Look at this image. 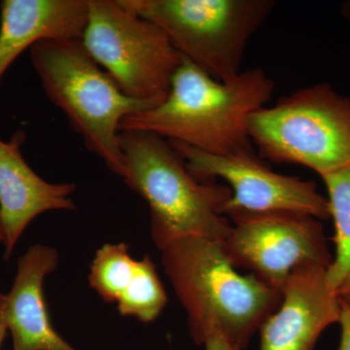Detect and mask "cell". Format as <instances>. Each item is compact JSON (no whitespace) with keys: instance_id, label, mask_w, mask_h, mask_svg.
<instances>
[{"instance_id":"cell-12","label":"cell","mask_w":350,"mask_h":350,"mask_svg":"<svg viewBox=\"0 0 350 350\" xmlns=\"http://www.w3.org/2000/svg\"><path fill=\"white\" fill-rule=\"evenodd\" d=\"M56 248L32 245L18 260L17 273L0 315L12 337V350H78L55 330L44 297V282L56 271Z\"/></svg>"},{"instance_id":"cell-19","label":"cell","mask_w":350,"mask_h":350,"mask_svg":"<svg viewBox=\"0 0 350 350\" xmlns=\"http://www.w3.org/2000/svg\"><path fill=\"white\" fill-rule=\"evenodd\" d=\"M336 294L340 301L350 305V269L338 287L336 288Z\"/></svg>"},{"instance_id":"cell-8","label":"cell","mask_w":350,"mask_h":350,"mask_svg":"<svg viewBox=\"0 0 350 350\" xmlns=\"http://www.w3.org/2000/svg\"><path fill=\"white\" fill-rule=\"evenodd\" d=\"M170 142L196 178L200 181L220 178L228 184L231 197L221 213L229 220L278 213L303 214L319 220L330 218L328 200L320 194L314 182L273 172L255 152L213 155L179 142Z\"/></svg>"},{"instance_id":"cell-10","label":"cell","mask_w":350,"mask_h":350,"mask_svg":"<svg viewBox=\"0 0 350 350\" xmlns=\"http://www.w3.org/2000/svg\"><path fill=\"white\" fill-rule=\"evenodd\" d=\"M329 267L295 271L280 305L260 327L261 350H313L323 331L340 319L342 303L327 278Z\"/></svg>"},{"instance_id":"cell-20","label":"cell","mask_w":350,"mask_h":350,"mask_svg":"<svg viewBox=\"0 0 350 350\" xmlns=\"http://www.w3.org/2000/svg\"><path fill=\"white\" fill-rule=\"evenodd\" d=\"M7 333H8V330H7L5 322H4L3 317L0 315V349L5 340Z\"/></svg>"},{"instance_id":"cell-2","label":"cell","mask_w":350,"mask_h":350,"mask_svg":"<svg viewBox=\"0 0 350 350\" xmlns=\"http://www.w3.org/2000/svg\"><path fill=\"white\" fill-rule=\"evenodd\" d=\"M161 251L165 275L198 345L220 335L244 349L280 305L282 294L251 273L241 275L220 241L187 237Z\"/></svg>"},{"instance_id":"cell-11","label":"cell","mask_w":350,"mask_h":350,"mask_svg":"<svg viewBox=\"0 0 350 350\" xmlns=\"http://www.w3.org/2000/svg\"><path fill=\"white\" fill-rule=\"evenodd\" d=\"M18 133L9 142L0 138V217L3 226L6 259L12 255L27 226L38 216L52 211H75L73 183H50L25 162Z\"/></svg>"},{"instance_id":"cell-16","label":"cell","mask_w":350,"mask_h":350,"mask_svg":"<svg viewBox=\"0 0 350 350\" xmlns=\"http://www.w3.org/2000/svg\"><path fill=\"white\" fill-rule=\"evenodd\" d=\"M125 243L103 244L90 268L89 284L105 303L118 301L137 269Z\"/></svg>"},{"instance_id":"cell-1","label":"cell","mask_w":350,"mask_h":350,"mask_svg":"<svg viewBox=\"0 0 350 350\" xmlns=\"http://www.w3.org/2000/svg\"><path fill=\"white\" fill-rule=\"evenodd\" d=\"M275 89L261 68L218 81L183 57L163 100L126 117L120 131H149L213 155L252 153L251 115L271 100Z\"/></svg>"},{"instance_id":"cell-21","label":"cell","mask_w":350,"mask_h":350,"mask_svg":"<svg viewBox=\"0 0 350 350\" xmlns=\"http://www.w3.org/2000/svg\"><path fill=\"white\" fill-rule=\"evenodd\" d=\"M342 13L347 20L350 21V1L342 4Z\"/></svg>"},{"instance_id":"cell-17","label":"cell","mask_w":350,"mask_h":350,"mask_svg":"<svg viewBox=\"0 0 350 350\" xmlns=\"http://www.w3.org/2000/svg\"><path fill=\"white\" fill-rule=\"evenodd\" d=\"M340 303H342V310H340L338 323H340L342 329V337H340L338 350H350V305L342 301Z\"/></svg>"},{"instance_id":"cell-3","label":"cell","mask_w":350,"mask_h":350,"mask_svg":"<svg viewBox=\"0 0 350 350\" xmlns=\"http://www.w3.org/2000/svg\"><path fill=\"white\" fill-rule=\"evenodd\" d=\"M119 140L126 169L123 180L148 204L159 250L187 237L220 243L229 237L232 224L221 213L231 197L228 186L196 178L169 140L155 133L120 131Z\"/></svg>"},{"instance_id":"cell-6","label":"cell","mask_w":350,"mask_h":350,"mask_svg":"<svg viewBox=\"0 0 350 350\" xmlns=\"http://www.w3.org/2000/svg\"><path fill=\"white\" fill-rule=\"evenodd\" d=\"M160 27L184 59L218 81L239 75L251 36L273 0H121Z\"/></svg>"},{"instance_id":"cell-4","label":"cell","mask_w":350,"mask_h":350,"mask_svg":"<svg viewBox=\"0 0 350 350\" xmlns=\"http://www.w3.org/2000/svg\"><path fill=\"white\" fill-rule=\"evenodd\" d=\"M31 59L44 93L64 112L88 150L113 174L125 178L120 125L126 117L160 101L126 96L78 39L41 41L31 48Z\"/></svg>"},{"instance_id":"cell-15","label":"cell","mask_w":350,"mask_h":350,"mask_svg":"<svg viewBox=\"0 0 350 350\" xmlns=\"http://www.w3.org/2000/svg\"><path fill=\"white\" fill-rule=\"evenodd\" d=\"M167 303V292L155 264L146 255L138 260L135 276L116 303L118 312L122 317L149 323L162 313Z\"/></svg>"},{"instance_id":"cell-22","label":"cell","mask_w":350,"mask_h":350,"mask_svg":"<svg viewBox=\"0 0 350 350\" xmlns=\"http://www.w3.org/2000/svg\"><path fill=\"white\" fill-rule=\"evenodd\" d=\"M5 236H4L3 226H2L1 217H0V243L4 244Z\"/></svg>"},{"instance_id":"cell-7","label":"cell","mask_w":350,"mask_h":350,"mask_svg":"<svg viewBox=\"0 0 350 350\" xmlns=\"http://www.w3.org/2000/svg\"><path fill=\"white\" fill-rule=\"evenodd\" d=\"M81 41L120 89L135 100L163 101L183 59L160 27L121 0H88Z\"/></svg>"},{"instance_id":"cell-14","label":"cell","mask_w":350,"mask_h":350,"mask_svg":"<svg viewBox=\"0 0 350 350\" xmlns=\"http://www.w3.org/2000/svg\"><path fill=\"white\" fill-rule=\"evenodd\" d=\"M321 178L328 193L329 211L335 228V256L327 271V278L336 291L350 269V165Z\"/></svg>"},{"instance_id":"cell-18","label":"cell","mask_w":350,"mask_h":350,"mask_svg":"<svg viewBox=\"0 0 350 350\" xmlns=\"http://www.w3.org/2000/svg\"><path fill=\"white\" fill-rule=\"evenodd\" d=\"M206 350H243L234 347L231 342H228L224 337L220 335H213L207 338L204 342Z\"/></svg>"},{"instance_id":"cell-13","label":"cell","mask_w":350,"mask_h":350,"mask_svg":"<svg viewBox=\"0 0 350 350\" xmlns=\"http://www.w3.org/2000/svg\"><path fill=\"white\" fill-rule=\"evenodd\" d=\"M88 0H3L0 2V82L25 50L45 40H81Z\"/></svg>"},{"instance_id":"cell-5","label":"cell","mask_w":350,"mask_h":350,"mask_svg":"<svg viewBox=\"0 0 350 350\" xmlns=\"http://www.w3.org/2000/svg\"><path fill=\"white\" fill-rule=\"evenodd\" d=\"M248 133L262 159L324 176L350 165V96L329 83L303 88L253 113Z\"/></svg>"},{"instance_id":"cell-23","label":"cell","mask_w":350,"mask_h":350,"mask_svg":"<svg viewBox=\"0 0 350 350\" xmlns=\"http://www.w3.org/2000/svg\"><path fill=\"white\" fill-rule=\"evenodd\" d=\"M4 296H5V294L0 292V312H1L2 306H3Z\"/></svg>"},{"instance_id":"cell-9","label":"cell","mask_w":350,"mask_h":350,"mask_svg":"<svg viewBox=\"0 0 350 350\" xmlns=\"http://www.w3.org/2000/svg\"><path fill=\"white\" fill-rule=\"evenodd\" d=\"M232 223L229 237L221 243L226 256L280 293L297 269L333 262L323 226L312 216L256 214Z\"/></svg>"}]
</instances>
